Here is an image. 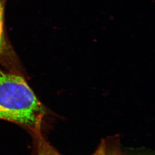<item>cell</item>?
<instances>
[{"mask_svg": "<svg viewBox=\"0 0 155 155\" xmlns=\"http://www.w3.org/2000/svg\"><path fill=\"white\" fill-rule=\"evenodd\" d=\"M48 114L22 73L0 68V120L17 124L30 134L42 127Z\"/></svg>", "mask_w": 155, "mask_h": 155, "instance_id": "cell-1", "label": "cell"}, {"mask_svg": "<svg viewBox=\"0 0 155 155\" xmlns=\"http://www.w3.org/2000/svg\"><path fill=\"white\" fill-rule=\"evenodd\" d=\"M6 0H0V68L21 72L5 33L4 8Z\"/></svg>", "mask_w": 155, "mask_h": 155, "instance_id": "cell-2", "label": "cell"}, {"mask_svg": "<svg viewBox=\"0 0 155 155\" xmlns=\"http://www.w3.org/2000/svg\"><path fill=\"white\" fill-rule=\"evenodd\" d=\"M30 134L33 145L31 155H61L46 140L43 134L42 127H38Z\"/></svg>", "mask_w": 155, "mask_h": 155, "instance_id": "cell-3", "label": "cell"}, {"mask_svg": "<svg viewBox=\"0 0 155 155\" xmlns=\"http://www.w3.org/2000/svg\"><path fill=\"white\" fill-rule=\"evenodd\" d=\"M91 155H126L121 150L119 139L110 137L101 140Z\"/></svg>", "mask_w": 155, "mask_h": 155, "instance_id": "cell-4", "label": "cell"}]
</instances>
